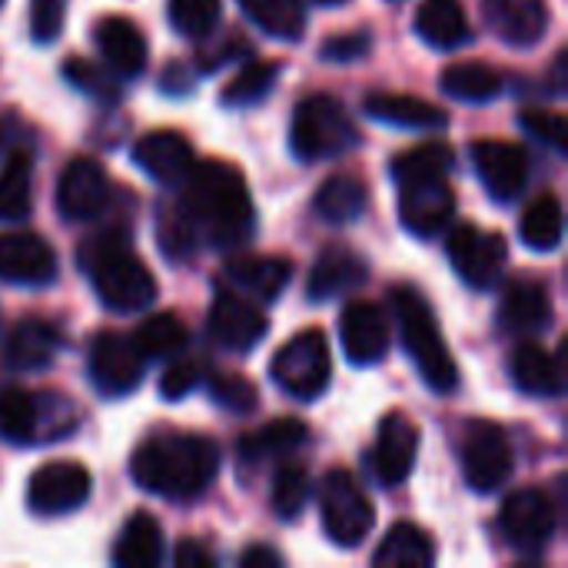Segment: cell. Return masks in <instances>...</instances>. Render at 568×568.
I'll return each mask as SVG.
<instances>
[{
  "mask_svg": "<svg viewBox=\"0 0 568 568\" xmlns=\"http://www.w3.org/2000/svg\"><path fill=\"white\" fill-rule=\"evenodd\" d=\"M190 243L233 250L253 236V200L243 173L230 163L206 160L193 163L183 180V196L173 206Z\"/></svg>",
  "mask_w": 568,
  "mask_h": 568,
  "instance_id": "1",
  "label": "cell"
},
{
  "mask_svg": "<svg viewBox=\"0 0 568 568\" xmlns=\"http://www.w3.org/2000/svg\"><path fill=\"white\" fill-rule=\"evenodd\" d=\"M216 473H220V446L206 436H186V433L153 436L130 459L133 483L173 503H190L203 496L216 479Z\"/></svg>",
  "mask_w": 568,
  "mask_h": 568,
  "instance_id": "2",
  "label": "cell"
},
{
  "mask_svg": "<svg viewBox=\"0 0 568 568\" xmlns=\"http://www.w3.org/2000/svg\"><path fill=\"white\" fill-rule=\"evenodd\" d=\"M80 270L90 276L100 303L113 313H136L156 300V280L130 250L123 233H106L80 246Z\"/></svg>",
  "mask_w": 568,
  "mask_h": 568,
  "instance_id": "3",
  "label": "cell"
},
{
  "mask_svg": "<svg viewBox=\"0 0 568 568\" xmlns=\"http://www.w3.org/2000/svg\"><path fill=\"white\" fill-rule=\"evenodd\" d=\"M389 303H393V313H396V323L403 333V346L413 356L423 383L436 393H453L459 383V369H456V359H453L423 293L413 286H393Z\"/></svg>",
  "mask_w": 568,
  "mask_h": 568,
  "instance_id": "4",
  "label": "cell"
},
{
  "mask_svg": "<svg viewBox=\"0 0 568 568\" xmlns=\"http://www.w3.org/2000/svg\"><path fill=\"white\" fill-rule=\"evenodd\" d=\"M356 140H359V130L336 97L313 93L293 110L290 146L306 163L343 156L356 146Z\"/></svg>",
  "mask_w": 568,
  "mask_h": 568,
  "instance_id": "5",
  "label": "cell"
},
{
  "mask_svg": "<svg viewBox=\"0 0 568 568\" xmlns=\"http://www.w3.org/2000/svg\"><path fill=\"white\" fill-rule=\"evenodd\" d=\"M77 426V409L70 399L60 396H33L27 389H3L0 393V436L7 443L33 446L67 436Z\"/></svg>",
  "mask_w": 568,
  "mask_h": 568,
  "instance_id": "6",
  "label": "cell"
},
{
  "mask_svg": "<svg viewBox=\"0 0 568 568\" xmlns=\"http://www.w3.org/2000/svg\"><path fill=\"white\" fill-rule=\"evenodd\" d=\"M276 386L300 399V403H313L326 393L329 376H333V359H329V346L326 336L320 329H303L296 333L276 356L270 366Z\"/></svg>",
  "mask_w": 568,
  "mask_h": 568,
  "instance_id": "7",
  "label": "cell"
},
{
  "mask_svg": "<svg viewBox=\"0 0 568 568\" xmlns=\"http://www.w3.org/2000/svg\"><path fill=\"white\" fill-rule=\"evenodd\" d=\"M320 509H323V529H326V536L336 546H343V549H353V546L366 542V536L376 526L373 503L359 489L356 476L346 473V469H333L323 479Z\"/></svg>",
  "mask_w": 568,
  "mask_h": 568,
  "instance_id": "8",
  "label": "cell"
},
{
  "mask_svg": "<svg viewBox=\"0 0 568 568\" xmlns=\"http://www.w3.org/2000/svg\"><path fill=\"white\" fill-rule=\"evenodd\" d=\"M463 476L473 493L486 496L509 483L513 476V446L503 426L489 419H473L463 429Z\"/></svg>",
  "mask_w": 568,
  "mask_h": 568,
  "instance_id": "9",
  "label": "cell"
},
{
  "mask_svg": "<svg viewBox=\"0 0 568 568\" xmlns=\"http://www.w3.org/2000/svg\"><path fill=\"white\" fill-rule=\"evenodd\" d=\"M556 503L546 489H519L503 503L499 526L516 552L539 556L556 536Z\"/></svg>",
  "mask_w": 568,
  "mask_h": 568,
  "instance_id": "10",
  "label": "cell"
},
{
  "mask_svg": "<svg viewBox=\"0 0 568 568\" xmlns=\"http://www.w3.org/2000/svg\"><path fill=\"white\" fill-rule=\"evenodd\" d=\"M506 260L509 246L499 233H486L473 223H463L449 236V263L473 290H493L506 270Z\"/></svg>",
  "mask_w": 568,
  "mask_h": 568,
  "instance_id": "11",
  "label": "cell"
},
{
  "mask_svg": "<svg viewBox=\"0 0 568 568\" xmlns=\"http://www.w3.org/2000/svg\"><path fill=\"white\" fill-rule=\"evenodd\" d=\"M87 369H90V379H93L100 396L120 399V396H130L140 386V379H143V356H140L133 336L100 333L90 343Z\"/></svg>",
  "mask_w": 568,
  "mask_h": 568,
  "instance_id": "12",
  "label": "cell"
},
{
  "mask_svg": "<svg viewBox=\"0 0 568 568\" xmlns=\"http://www.w3.org/2000/svg\"><path fill=\"white\" fill-rule=\"evenodd\" d=\"M90 473L73 459H53L30 476L27 506L37 516H67L90 499Z\"/></svg>",
  "mask_w": 568,
  "mask_h": 568,
  "instance_id": "13",
  "label": "cell"
},
{
  "mask_svg": "<svg viewBox=\"0 0 568 568\" xmlns=\"http://www.w3.org/2000/svg\"><path fill=\"white\" fill-rule=\"evenodd\" d=\"M110 176L106 170L90 160V156H77L63 166L60 180H57V210L60 216H67L70 223H87L97 220L106 206H110Z\"/></svg>",
  "mask_w": 568,
  "mask_h": 568,
  "instance_id": "14",
  "label": "cell"
},
{
  "mask_svg": "<svg viewBox=\"0 0 568 568\" xmlns=\"http://www.w3.org/2000/svg\"><path fill=\"white\" fill-rule=\"evenodd\" d=\"M399 186V220L409 233L429 240L449 226L456 216V196L446 176H419Z\"/></svg>",
  "mask_w": 568,
  "mask_h": 568,
  "instance_id": "15",
  "label": "cell"
},
{
  "mask_svg": "<svg viewBox=\"0 0 568 568\" xmlns=\"http://www.w3.org/2000/svg\"><path fill=\"white\" fill-rule=\"evenodd\" d=\"M473 166L499 203H513L529 183V153L509 140H476L473 143Z\"/></svg>",
  "mask_w": 568,
  "mask_h": 568,
  "instance_id": "16",
  "label": "cell"
},
{
  "mask_svg": "<svg viewBox=\"0 0 568 568\" xmlns=\"http://www.w3.org/2000/svg\"><path fill=\"white\" fill-rule=\"evenodd\" d=\"M266 329H270L266 313L253 300L233 290L220 293L210 306V336L216 346L230 353H250L253 346H260Z\"/></svg>",
  "mask_w": 568,
  "mask_h": 568,
  "instance_id": "17",
  "label": "cell"
},
{
  "mask_svg": "<svg viewBox=\"0 0 568 568\" xmlns=\"http://www.w3.org/2000/svg\"><path fill=\"white\" fill-rule=\"evenodd\" d=\"M339 339L353 366H376L389 353V323L376 303L353 300L339 316Z\"/></svg>",
  "mask_w": 568,
  "mask_h": 568,
  "instance_id": "18",
  "label": "cell"
},
{
  "mask_svg": "<svg viewBox=\"0 0 568 568\" xmlns=\"http://www.w3.org/2000/svg\"><path fill=\"white\" fill-rule=\"evenodd\" d=\"M416 453H419V429L413 419H406L403 413H389L379 423V436H376V449H373V473L386 489L403 486L413 476L416 466Z\"/></svg>",
  "mask_w": 568,
  "mask_h": 568,
  "instance_id": "19",
  "label": "cell"
},
{
  "mask_svg": "<svg viewBox=\"0 0 568 568\" xmlns=\"http://www.w3.org/2000/svg\"><path fill=\"white\" fill-rule=\"evenodd\" d=\"M57 276V256L37 233H0V280L13 286H47Z\"/></svg>",
  "mask_w": 568,
  "mask_h": 568,
  "instance_id": "20",
  "label": "cell"
},
{
  "mask_svg": "<svg viewBox=\"0 0 568 568\" xmlns=\"http://www.w3.org/2000/svg\"><path fill=\"white\" fill-rule=\"evenodd\" d=\"M133 163L156 183L163 186H176L190 176L196 156H193V146L186 143L183 133L176 130H153V133H143L136 143H133Z\"/></svg>",
  "mask_w": 568,
  "mask_h": 568,
  "instance_id": "21",
  "label": "cell"
},
{
  "mask_svg": "<svg viewBox=\"0 0 568 568\" xmlns=\"http://www.w3.org/2000/svg\"><path fill=\"white\" fill-rule=\"evenodd\" d=\"M226 286L253 303H273L293 280V263L283 256H236L223 270Z\"/></svg>",
  "mask_w": 568,
  "mask_h": 568,
  "instance_id": "22",
  "label": "cell"
},
{
  "mask_svg": "<svg viewBox=\"0 0 568 568\" xmlns=\"http://www.w3.org/2000/svg\"><path fill=\"white\" fill-rule=\"evenodd\" d=\"M366 280H369V266H366L363 256H356L349 246H329V250L320 253V260L310 270L306 296L313 303H329V300H339V296L353 293Z\"/></svg>",
  "mask_w": 568,
  "mask_h": 568,
  "instance_id": "23",
  "label": "cell"
},
{
  "mask_svg": "<svg viewBox=\"0 0 568 568\" xmlns=\"http://www.w3.org/2000/svg\"><path fill=\"white\" fill-rule=\"evenodd\" d=\"M103 67L123 80H133L146 67V37L126 17H103L93 30Z\"/></svg>",
  "mask_w": 568,
  "mask_h": 568,
  "instance_id": "24",
  "label": "cell"
},
{
  "mask_svg": "<svg viewBox=\"0 0 568 568\" xmlns=\"http://www.w3.org/2000/svg\"><path fill=\"white\" fill-rule=\"evenodd\" d=\"M552 296L539 280H513L499 303V326L513 336H532L549 329Z\"/></svg>",
  "mask_w": 568,
  "mask_h": 568,
  "instance_id": "25",
  "label": "cell"
},
{
  "mask_svg": "<svg viewBox=\"0 0 568 568\" xmlns=\"http://www.w3.org/2000/svg\"><path fill=\"white\" fill-rule=\"evenodd\" d=\"M486 23L509 47H532L549 30L546 0H483Z\"/></svg>",
  "mask_w": 568,
  "mask_h": 568,
  "instance_id": "26",
  "label": "cell"
},
{
  "mask_svg": "<svg viewBox=\"0 0 568 568\" xmlns=\"http://www.w3.org/2000/svg\"><path fill=\"white\" fill-rule=\"evenodd\" d=\"M363 110H366V116L399 126V130H443L449 123L446 110H439L436 103H429L423 97H406V93L376 90L363 100Z\"/></svg>",
  "mask_w": 568,
  "mask_h": 568,
  "instance_id": "27",
  "label": "cell"
},
{
  "mask_svg": "<svg viewBox=\"0 0 568 568\" xmlns=\"http://www.w3.org/2000/svg\"><path fill=\"white\" fill-rule=\"evenodd\" d=\"M513 379L516 386L526 393V396H536V399H556L562 396L566 389V373H562V363L539 343H523L516 346L513 353Z\"/></svg>",
  "mask_w": 568,
  "mask_h": 568,
  "instance_id": "28",
  "label": "cell"
},
{
  "mask_svg": "<svg viewBox=\"0 0 568 568\" xmlns=\"http://www.w3.org/2000/svg\"><path fill=\"white\" fill-rule=\"evenodd\" d=\"M416 33L436 50H456L473 40V27L459 0H423L416 10Z\"/></svg>",
  "mask_w": 568,
  "mask_h": 568,
  "instance_id": "29",
  "label": "cell"
},
{
  "mask_svg": "<svg viewBox=\"0 0 568 568\" xmlns=\"http://www.w3.org/2000/svg\"><path fill=\"white\" fill-rule=\"evenodd\" d=\"M60 333L47 320H20L7 336V363L17 373H37L53 363Z\"/></svg>",
  "mask_w": 568,
  "mask_h": 568,
  "instance_id": "30",
  "label": "cell"
},
{
  "mask_svg": "<svg viewBox=\"0 0 568 568\" xmlns=\"http://www.w3.org/2000/svg\"><path fill=\"white\" fill-rule=\"evenodd\" d=\"M113 562L120 568H156L163 562V529L150 513H133L116 536Z\"/></svg>",
  "mask_w": 568,
  "mask_h": 568,
  "instance_id": "31",
  "label": "cell"
},
{
  "mask_svg": "<svg viewBox=\"0 0 568 568\" xmlns=\"http://www.w3.org/2000/svg\"><path fill=\"white\" fill-rule=\"evenodd\" d=\"M436 562V542L426 529L413 526V523H396L376 556H373V566L379 568H429Z\"/></svg>",
  "mask_w": 568,
  "mask_h": 568,
  "instance_id": "32",
  "label": "cell"
},
{
  "mask_svg": "<svg viewBox=\"0 0 568 568\" xmlns=\"http://www.w3.org/2000/svg\"><path fill=\"white\" fill-rule=\"evenodd\" d=\"M366 200H369V190L363 180L349 176V173H336L329 176L316 196H313V213L323 220V223H333V226H346L353 220H359L366 213Z\"/></svg>",
  "mask_w": 568,
  "mask_h": 568,
  "instance_id": "33",
  "label": "cell"
},
{
  "mask_svg": "<svg viewBox=\"0 0 568 568\" xmlns=\"http://www.w3.org/2000/svg\"><path fill=\"white\" fill-rule=\"evenodd\" d=\"M439 83L453 100H463V103H493L506 87L503 73L483 60H466V63L446 67Z\"/></svg>",
  "mask_w": 568,
  "mask_h": 568,
  "instance_id": "34",
  "label": "cell"
},
{
  "mask_svg": "<svg viewBox=\"0 0 568 568\" xmlns=\"http://www.w3.org/2000/svg\"><path fill=\"white\" fill-rule=\"evenodd\" d=\"M33 206V160L27 150L7 156L0 170V223H20Z\"/></svg>",
  "mask_w": 568,
  "mask_h": 568,
  "instance_id": "35",
  "label": "cell"
},
{
  "mask_svg": "<svg viewBox=\"0 0 568 568\" xmlns=\"http://www.w3.org/2000/svg\"><path fill=\"white\" fill-rule=\"evenodd\" d=\"M523 243L536 253H552L559 250L562 236H566V213H562V203L556 193H542L536 196L526 213H523Z\"/></svg>",
  "mask_w": 568,
  "mask_h": 568,
  "instance_id": "36",
  "label": "cell"
},
{
  "mask_svg": "<svg viewBox=\"0 0 568 568\" xmlns=\"http://www.w3.org/2000/svg\"><path fill=\"white\" fill-rule=\"evenodd\" d=\"M306 443V426L300 419H273L263 429L240 439V459L243 463H266L276 456H290Z\"/></svg>",
  "mask_w": 568,
  "mask_h": 568,
  "instance_id": "37",
  "label": "cell"
},
{
  "mask_svg": "<svg viewBox=\"0 0 568 568\" xmlns=\"http://www.w3.org/2000/svg\"><path fill=\"white\" fill-rule=\"evenodd\" d=\"M240 10L276 40H300L306 33V10L300 0H240Z\"/></svg>",
  "mask_w": 568,
  "mask_h": 568,
  "instance_id": "38",
  "label": "cell"
},
{
  "mask_svg": "<svg viewBox=\"0 0 568 568\" xmlns=\"http://www.w3.org/2000/svg\"><path fill=\"white\" fill-rule=\"evenodd\" d=\"M133 343L140 349L143 359H170V356H180L190 343V333L183 326L180 316L173 313H156V316H146L136 333H133Z\"/></svg>",
  "mask_w": 568,
  "mask_h": 568,
  "instance_id": "39",
  "label": "cell"
},
{
  "mask_svg": "<svg viewBox=\"0 0 568 568\" xmlns=\"http://www.w3.org/2000/svg\"><path fill=\"white\" fill-rule=\"evenodd\" d=\"M276 77H280V63H273V60L243 63V67L236 70V77H233V80L226 83V90H223V106L243 110V106L260 103V100L273 90Z\"/></svg>",
  "mask_w": 568,
  "mask_h": 568,
  "instance_id": "40",
  "label": "cell"
},
{
  "mask_svg": "<svg viewBox=\"0 0 568 568\" xmlns=\"http://www.w3.org/2000/svg\"><path fill=\"white\" fill-rule=\"evenodd\" d=\"M456 163V153L446 143H423L416 150H406L393 160V180H419V176H446Z\"/></svg>",
  "mask_w": 568,
  "mask_h": 568,
  "instance_id": "41",
  "label": "cell"
},
{
  "mask_svg": "<svg viewBox=\"0 0 568 568\" xmlns=\"http://www.w3.org/2000/svg\"><path fill=\"white\" fill-rule=\"evenodd\" d=\"M63 77L80 90V93H87L90 100H97V103H106V106H113V103H120V83H116V73H110L103 63H90V60H83V57H70L67 60V67H63Z\"/></svg>",
  "mask_w": 568,
  "mask_h": 568,
  "instance_id": "42",
  "label": "cell"
},
{
  "mask_svg": "<svg viewBox=\"0 0 568 568\" xmlns=\"http://www.w3.org/2000/svg\"><path fill=\"white\" fill-rule=\"evenodd\" d=\"M220 0H170V23L186 40H206L220 23Z\"/></svg>",
  "mask_w": 568,
  "mask_h": 568,
  "instance_id": "43",
  "label": "cell"
},
{
  "mask_svg": "<svg viewBox=\"0 0 568 568\" xmlns=\"http://www.w3.org/2000/svg\"><path fill=\"white\" fill-rule=\"evenodd\" d=\"M310 503V473L300 466H283L273 479V509L280 519L293 523Z\"/></svg>",
  "mask_w": 568,
  "mask_h": 568,
  "instance_id": "44",
  "label": "cell"
},
{
  "mask_svg": "<svg viewBox=\"0 0 568 568\" xmlns=\"http://www.w3.org/2000/svg\"><path fill=\"white\" fill-rule=\"evenodd\" d=\"M210 399L216 406L236 413V416H246V413H253L260 406L256 386L246 376H240V373H220V376H213L210 379Z\"/></svg>",
  "mask_w": 568,
  "mask_h": 568,
  "instance_id": "45",
  "label": "cell"
},
{
  "mask_svg": "<svg viewBox=\"0 0 568 568\" xmlns=\"http://www.w3.org/2000/svg\"><path fill=\"white\" fill-rule=\"evenodd\" d=\"M523 130L532 136V140H539V143H546L549 150H556V153H566L568 150V130H566V116L562 113H556V110H539V106H529V110H523Z\"/></svg>",
  "mask_w": 568,
  "mask_h": 568,
  "instance_id": "46",
  "label": "cell"
},
{
  "mask_svg": "<svg viewBox=\"0 0 568 568\" xmlns=\"http://www.w3.org/2000/svg\"><path fill=\"white\" fill-rule=\"evenodd\" d=\"M67 20V0H30V37L37 43H53Z\"/></svg>",
  "mask_w": 568,
  "mask_h": 568,
  "instance_id": "47",
  "label": "cell"
},
{
  "mask_svg": "<svg viewBox=\"0 0 568 568\" xmlns=\"http://www.w3.org/2000/svg\"><path fill=\"white\" fill-rule=\"evenodd\" d=\"M196 383H200V366L190 363V359H176V363H170V369L160 379V396L170 399V403L186 399L196 389Z\"/></svg>",
  "mask_w": 568,
  "mask_h": 568,
  "instance_id": "48",
  "label": "cell"
},
{
  "mask_svg": "<svg viewBox=\"0 0 568 568\" xmlns=\"http://www.w3.org/2000/svg\"><path fill=\"white\" fill-rule=\"evenodd\" d=\"M369 47H373V40H369L366 30L363 33H339L329 43H323L320 57L333 60V63H356V60H363L369 53Z\"/></svg>",
  "mask_w": 568,
  "mask_h": 568,
  "instance_id": "49",
  "label": "cell"
},
{
  "mask_svg": "<svg viewBox=\"0 0 568 568\" xmlns=\"http://www.w3.org/2000/svg\"><path fill=\"white\" fill-rule=\"evenodd\" d=\"M173 566L180 568H213L216 566V556L203 546V542H193V539H183L173 552Z\"/></svg>",
  "mask_w": 568,
  "mask_h": 568,
  "instance_id": "50",
  "label": "cell"
},
{
  "mask_svg": "<svg viewBox=\"0 0 568 568\" xmlns=\"http://www.w3.org/2000/svg\"><path fill=\"white\" fill-rule=\"evenodd\" d=\"M240 566L243 568H256V566L276 568V566H283V556H280V552H273V549H266V546H250V549L240 556Z\"/></svg>",
  "mask_w": 568,
  "mask_h": 568,
  "instance_id": "51",
  "label": "cell"
},
{
  "mask_svg": "<svg viewBox=\"0 0 568 568\" xmlns=\"http://www.w3.org/2000/svg\"><path fill=\"white\" fill-rule=\"evenodd\" d=\"M316 3H323V7H336V3H346V0H316Z\"/></svg>",
  "mask_w": 568,
  "mask_h": 568,
  "instance_id": "52",
  "label": "cell"
},
{
  "mask_svg": "<svg viewBox=\"0 0 568 568\" xmlns=\"http://www.w3.org/2000/svg\"><path fill=\"white\" fill-rule=\"evenodd\" d=\"M0 143H3V126H0Z\"/></svg>",
  "mask_w": 568,
  "mask_h": 568,
  "instance_id": "53",
  "label": "cell"
},
{
  "mask_svg": "<svg viewBox=\"0 0 568 568\" xmlns=\"http://www.w3.org/2000/svg\"><path fill=\"white\" fill-rule=\"evenodd\" d=\"M0 3H3V0H0Z\"/></svg>",
  "mask_w": 568,
  "mask_h": 568,
  "instance_id": "54",
  "label": "cell"
}]
</instances>
